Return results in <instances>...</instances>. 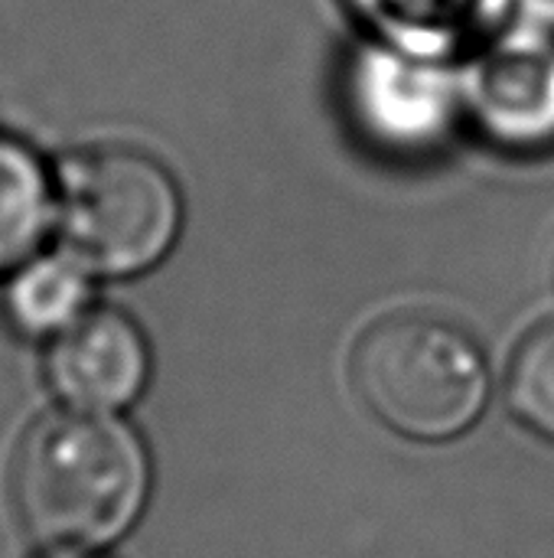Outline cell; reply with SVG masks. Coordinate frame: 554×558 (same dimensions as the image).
<instances>
[{"instance_id": "obj_1", "label": "cell", "mask_w": 554, "mask_h": 558, "mask_svg": "<svg viewBox=\"0 0 554 558\" xmlns=\"http://www.w3.org/2000/svg\"><path fill=\"white\" fill-rule=\"evenodd\" d=\"M10 494L46 549H91L127 536L150 497V454L118 415L52 412L16 448Z\"/></svg>"}, {"instance_id": "obj_2", "label": "cell", "mask_w": 554, "mask_h": 558, "mask_svg": "<svg viewBox=\"0 0 554 558\" xmlns=\"http://www.w3.org/2000/svg\"><path fill=\"white\" fill-rule=\"evenodd\" d=\"M353 389L392 432L451 441L487 409L490 366L480 343L447 317L398 311L376 320L349 360Z\"/></svg>"}, {"instance_id": "obj_3", "label": "cell", "mask_w": 554, "mask_h": 558, "mask_svg": "<svg viewBox=\"0 0 554 558\" xmlns=\"http://www.w3.org/2000/svg\"><path fill=\"white\" fill-rule=\"evenodd\" d=\"M52 232L91 278H134L160 265L183 229L167 167L134 147H88L52 177Z\"/></svg>"}, {"instance_id": "obj_4", "label": "cell", "mask_w": 554, "mask_h": 558, "mask_svg": "<svg viewBox=\"0 0 554 558\" xmlns=\"http://www.w3.org/2000/svg\"><path fill=\"white\" fill-rule=\"evenodd\" d=\"M343 101L372 147L415 157L441 147L454 131L460 95L441 56L369 39L346 62Z\"/></svg>"}, {"instance_id": "obj_5", "label": "cell", "mask_w": 554, "mask_h": 558, "mask_svg": "<svg viewBox=\"0 0 554 558\" xmlns=\"http://www.w3.org/2000/svg\"><path fill=\"white\" fill-rule=\"evenodd\" d=\"M46 379L65 409L118 415L150 383L147 337L127 314L91 307L49 340Z\"/></svg>"}, {"instance_id": "obj_6", "label": "cell", "mask_w": 554, "mask_h": 558, "mask_svg": "<svg viewBox=\"0 0 554 558\" xmlns=\"http://www.w3.org/2000/svg\"><path fill=\"white\" fill-rule=\"evenodd\" d=\"M467 95L480 128L503 147L554 144V46L509 39L490 49L473 69Z\"/></svg>"}, {"instance_id": "obj_7", "label": "cell", "mask_w": 554, "mask_h": 558, "mask_svg": "<svg viewBox=\"0 0 554 558\" xmlns=\"http://www.w3.org/2000/svg\"><path fill=\"white\" fill-rule=\"evenodd\" d=\"M382 43L447 56L493 26L506 0H343Z\"/></svg>"}, {"instance_id": "obj_8", "label": "cell", "mask_w": 554, "mask_h": 558, "mask_svg": "<svg viewBox=\"0 0 554 558\" xmlns=\"http://www.w3.org/2000/svg\"><path fill=\"white\" fill-rule=\"evenodd\" d=\"M56 183L39 154L0 131V275L39 255L52 229Z\"/></svg>"}, {"instance_id": "obj_9", "label": "cell", "mask_w": 554, "mask_h": 558, "mask_svg": "<svg viewBox=\"0 0 554 558\" xmlns=\"http://www.w3.org/2000/svg\"><path fill=\"white\" fill-rule=\"evenodd\" d=\"M91 275L62 248L23 262L3 291V314L23 337L52 340L88 314Z\"/></svg>"}, {"instance_id": "obj_10", "label": "cell", "mask_w": 554, "mask_h": 558, "mask_svg": "<svg viewBox=\"0 0 554 558\" xmlns=\"http://www.w3.org/2000/svg\"><path fill=\"white\" fill-rule=\"evenodd\" d=\"M506 392L513 412L532 432L554 441V320L519 343Z\"/></svg>"}, {"instance_id": "obj_11", "label": "cell", "mask_w": 554, "mask_h": 558, "mask_svg": "<svg viewBox=\"0 0 554 558\" xmlns=\"http://www.w3.org/2000/svg\"><path fill=\"white\" fill-rule=\"evenodd\" d=\"M42 558H101L98 553H91V549H46V556Z\"/></svg>"}]
</instances>
